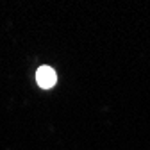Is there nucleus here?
I'll return each mask as SVG.
<instances>
[{
  "label": "nucleus",
  "instance_id": "obj_1",
  "mask_svg": "<svg viewBox=\"0 0 150 150\" xmlns=\"http://www.w3.org/2000/svg\"><path fill=\"white\" fill-rule=\"evenodd\" d=\"M36 81H38V84H40L41 88L48 89V88H52L55 84L57 75H55V71L50 66H41L40 70H38V73H36Z\"/></svg>",
  "mask_w": 150,
  "mask_h": 150
}]
</instances>
